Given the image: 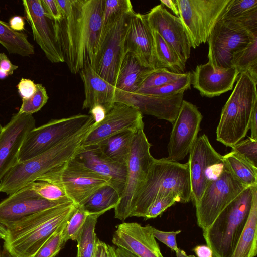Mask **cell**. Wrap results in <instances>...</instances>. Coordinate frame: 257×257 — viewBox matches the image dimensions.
Wrapping results in <instances>:
<instances>
[{
  "mask_svg": "<svg viewBox=\"0 0 257 257\" xmlns=\"http://www.w3.org/2000/svg\"><path fill=\"white\" fill-rule=\"evenodd\" d=\"M105 0H72L68 12L53 21L64 62L73 74L93 64L100 36Z\"/></svg>",
  "mask_w": 257,
  "mask_h": 257,
  "instance_id": "1",
  "label": "cell"
},
{
  "mask_svg": "<svg viewBox=\"0 0 257 257\" xmlns=\"http://www.w3.org/2000/svg\"><path fill=\"white\" fill-rule=\"evenodd\" d=\"M96 125L90 115L87 122L73 135L47 151L18 162L0 181V193L9 195L73 159L83 148L84 139Z\"/></svg>",
  "mask_w": 257,
  "mask_h": 257,
  "instance_id": "2",
  "label": "cell"
},
{
  "mask_svg": "<svg viewBox=\"0 0 257 257\" xmlns=\"http://www.w3.org/2000/svg\"><path fill=\"white\" fill-rule=\"evenodd\" d=\"M170 195L177 197L181 203L191 201L188 162L181 163L167 158H155L145 182L133 199L130 217L144 218L156 199Z\"/></svg>",
  "mask_w": 257,
  "mask_h": 257,
  "instance_id": "3",
  "label": "cell"
},
{
  "mask_svg": "<svg viewBox=\"0 0 257 257\" xmlns=\"http://www.w3.org/2000/svg\"><path fill=\"white\" fill-rule=\"evenodd\" d=\"M72 202L33 214L11 228L4 242V250L10 257H34L58 227L76 208Z\"/></svg>",
  "mask_w": 257,
  "mask_h": 257,
  "instance_id": "4",
  "label": "cell"
},
{
  "mask_svg": "<svg viewBox=\"0 0 257 257\" xmlns=\"http://www.w3.org/2000/svg\"><path fill=\"white\" fill-rule=\"evenodd\" d=\"M257 186H249L203 230V236L212 251V257H232L246 223Z\"/></svg>",
  "mask_w": 257,
  "mask_h": 257,
  "instance_id": "5",
  "label": "cell"
},
{
  "mask_svg": "<svg viewBox=\"0 0 257 257\" xmlns=\"http://www.w3.org/2000/svg\"><path fill=\"white\" fill-rule=\"evenodd\" d=\"M257 81L247 73L239 74L236 84L223 106L216 129V140L232 148L249 130L254 107L257 105Z\"/></svg>",
  "mask_w": 257,
  "mask_h": 257,
  "instance_id": "6",
  "label": "cell"
},
{
  "mask_svg": "<svg viewBox=\"0 0 257 257\" xmlns=\"http://www.w3.org/2000/svg\"><path fill=\"white\" fill-rule=\"evenodd\" d=\"M36 180L48 182L59 187L76 207L82 206L98 189L109 184L107 179L74 158Z\"/></svg>",
  "mask_w": 257,
  "mask_h": 257,
  "instance_id": "7",
  "label": "cell"
},
{
  "mask_svg": "<svg viewBox=\"0 0 257 257\" xmlns=\"http://www.w3.org/2000/svg\"><path fill=\"white\" fill-rule=\"evenodd\" d=\"M134 12L101 28L92 68L99 76L113 86L120 64L127 53L125 37L131 15Z\"/></svg>",
  "mask_w": 257,
  "mask_h": 257,
  "instance_id": "8",
  "label": "cell"
},
{
  "mask_svg": "<svg viewBox=\"0 0 257 257\" xmlns=\"http://www.w3.org/2000/svg\"><path fill=\"white\" fill-rule=\"evenodd\" d=\"M229 1L175 0L191 48L207 41Z\"/></svg>",
  "mask_w": 257,
  "mask_h": 257,
  "instance_id": "9",
  "label": "cell"
},
{
  "mask_svg": "<svg viewBox=\"0 0 257 257\" xmlns=\"http://www.w3.org/2000/svg\"><path fill=\"white\" fill-rule=\"evenodd\" d=\"M151 145L144 128L139 130L134 137L126 164L125 187L120 200L114 208V218L124 221L130 217L133 199L145 182L155 158L150 153Z\"/></svg>",
  "mask_w": 257,
  "mask_h": 257,
  "instance_id": "10",
  "label": "cell"
},
{
  "mask_svg": "<svg viewBox=\"0 0 257 257\" xmlns=\"http://www.w3.org/2000/svg\"><path fill=\"white\" fill-rule=\"evenodd\" d=\"M246 187L235 178L224 163L222 172L209 184L195 206L198 225L202 230L210 226Z\"/></svg>",
  "mask_w": 257,
  "mask_h": 257,
  "instance_id": "11",
  "label": "cell"
},
{
  "mask_svg": "<svg viewBox=\"0 0 257 257\" xmlns=\"http://www.w3.org/2000/svg\"><path fill=\"white\" fill-rule=\"evenodd\" d=\"M189 155L191 201L196 206L209 184L222 172L224 163L223 156L214 149L205 134L197 137Z\"/></svg>",
  "mask_w": 257,
  "mask_h": 257,
  "instance_id": "12",
  "label": "cell"
},
{
  "mask_svg": "<svg viewBox=\"0 0 257 257\" xmlns=\"http://www.w3.org/2000/svg\"><path fill=\"white\" fill-rule=\"evenodd\" d=\"M90 115L79 114L66 118L51 119L35 127L27 136L20 149L19 162L32 158L54 147L78 131Z\"/></svg>",
  "mask_w": 257,
  "mask_h": 257,
  "instance_id": "13",
  "label": "cell"
},
{
  "mask_svg": "<svg viewBox=\"0 0 257 257\" xmlns=\"http://www.w3.org/2000/svg\"><path fill=\"white\" fill-rule=\"evenodd\" d=\"M255 37L257 33L242 28L232 20H218L207 40L208 62L214 70L232 66L233 54Z\"/></svg>",
  "mask_w": 257,
  "mask_h": 257,
  "instance_id": "14",
  "label": "cell"
},
{
  "mask_svg": "<svg viewBox=\"0 0 257 257\" xmlns=\"http://www.w3.org/2000/svg\"><path fill=\"white\" fill-rule=\"evenodd\" d=\"M203 116L197 106L183 100L172 128L168 144L167 159L183 160L189 153L200 129Z\"/></svg>",
  "mask_w": 257,
  "mask_h": 257,
  "instance_id": "15",
  "label": "cell"
},
{
  "mask_svg": "<svg viewBox=\"0 0 257 257\" xmlns=\"http://www.w3.org/2000/svg\"><path fill=\"white\" fill-rule=\"evenodd\" d=\"M70 202L45 199L30 184L0 202V224L7 229L33 214Z\"/></svg>",
  "mask_w": 257,
  "mask_h": 257,
  "instance_id": "16",
  "label": "cell"
},
{
  "mask_svg": "<svg viewBox=\"0 0 257 257\" xmlns=\"http://www.w3.org/2000/svg\"><path fill=\"white\" fill-rule=\"evenodd\" d=\"M143 114L127 104L115 102L104 118L97 123L83 143V147L95 145L116 134L144 128Z\"/></svg>",
  "mask_w": 257,
  "mask_h": 257,
  "instance_id": "17",
  "label": "cell"
},
{
  "mask_svg": "<svg viewBox=\"0 0 257 257\" xmlns=\"http://www.w3.org/2000/svg\"><path fill=\"white\" fill-rule=\"evenodd\" d=\"M36 127L31 114H14L0 133V181L19 162L23 143L29 133Z\"/></svg>",
  "mask_w": 257,
  "mask_h": 257,
  "instance_id": "18",
  "label": "cell"
},
{
  "mask_svg": "<svg viewBox=\"0 0 257 257\" xmlns=\"http://www.w3.org/2000/svg\"><path fill=\"white\" fill-rule=\"evenodd\" d=\"M145 15L151 30L171 45L186 64L190 56L191 46L180 18L170 13L162 4Z\"/></svg>",
  "mask_w": 257,
  "mask_h": 257,
  "instance_id": "19",
  "label": "cell"
},
{
  "mask_svg": "<svg viewBox=\"0 0 257 257\" xmlns=\"http://www.w3.org/2000/svg\"><path fill=\"white\" fill-rule=\"evenodd\" d=\"M184 93L160 97L136 92H126L116 89L114 102L127 104L142 114L155 116L173 123L183 100Z\"/></svg>",
  "mask_w": 257,
  "mask_h": 257,
  "instance_id": "20",
  "label": "cell"
},
{
  "mask_svg": "<svg viewBox=\"0 0 257 257\" xmlns=\"http://www.w3.org/2000/svg\"><path fill=\"white\" fill-rule=\"evenodd\" d=\"M27 21L31 26L34 40L52 63L64 62L57 41L53 21L44 14L40 0L22 1Z\"/></svg>",
  "mask_w": 257,
  "mask_h": 257,
  "instance_id": "21",
  "label": "cell"
},
{
  "mask_svg": "<svg viewBox=\"0 0 257 257\" xmlns=\"http://www.w3.org/2000/svg\"><path fill=\"white\" fill-rule=\"evenodd\" d=\"M152 229L149 225L143 226L136 222H123L117 225L112 242L138 257H164Z\"/></svg>",
  "mask_w": 257,
  "mask_h": 257,
  "instance_id": "22",
  "label": "cell"
},
{
  "mask_svg": "<svg viewBox=\"0 0 257 257\" xmlns=\"http://www.w3.org/2000/svg\"><path fill=\"white\" fill-rule=\"evenodd\" d=\"M125 47L126 52L133 54L143 66L151 69L161 68L155 57L153 32L145 14L135 12L131 14Z\"/></svg>",
  "mask_w": 257,
  "mask_h": 257,
  "instance_id": "23",
  "label": "cell"
},
{
  "mask_svg": "<svg viewBox=\"0 0 257 257\" xmlns=\"http://www.w3.org/2000/svg\"><path fill=\"white\" fill-rule=\"evenodd\" d=\"M89 169L109 181L121 197L125 187L126 166L106 156L97 145L83 147L73 158Z\"/></svg>",
  "mask_w": 257,
  "mask_h": 257,
  "instance_id": "24",
  "label": "cell"
},
{
  "mask_svg": "<svg viewBox=\"0 0 257 257\" xmlns=\"http://www.w3.org/2000/svg\"><path fill=\"white\" fill-rule=\"evenodd\" d=\"M239 74L233 66L214 70L207 62L196 67L192 73L191 84L202 96L212 98L232 90Z\"/></svg>",
  "mask_w": 257,
  "mask_h": 257,
  "instance_id": "25",
  "label": "cell"
},
{
  "mask_svg": "<svg viewBox=\"0 0 257 257\" xmlns=\"http://www.w3.org/2000/svg\"><path fill=\"white\" fill-rule=\"evenodd\" d=\"M79 73L84 87L85 98L82 108L90 109L100 105L107 112L115 103L114 86L99 76L90 65L84 67Z\"/></svg>",
  "mask_w": 257,
  "mask_h": 257,
  "instance_id": "26",
  "label": "cell"
},
{
  "mask_svg": "<svg viewBox=\"0 0 257 257\" xmlns=\"http://www.w3.org/2000/svg\"><path fill=\"white\" fill-rule=\"evenodd\" d=\"M154 70L143 66L133 54L128 52L120 64L114 86L120 91L135 92Z\"/></svg>",
  "mask_w": 257,
  "mask_h": 257,
  "instance_id": "27",
  "label": "cell"
},
{
  "mask_svg": "<svg viewBox=\"0 0 257 257\" xmlns=\"http://www.w3.org/2000/svg\"><path fill=\"white\" fill-rule=\"evenodd\" d=\"M137 132H122L107 138L97 145L110 159L126 166Z\"/></svg>",
  "mask_w": 257,
  "mask_h": 257,
  "instance_id": "28",
  "label": "cell"
},
{
  "mask_svg": "<svg viewBox=\"0 0 257 257\" xmlns=\"http://www.w3.org/2000/svg\"><path fill=\"white\" fill-rule=\"evenodd\" d=\"M257 253V194L232 257H255Z\"/></svg>",
  "mask_w": 257,
  "mask_h": 257,
  "instance_id": "29",
  "label": "cell"
},
{
  "mask_svg": "<svg viewBox=\"0 0 257 257\" xmlns=\"http://www.w3.org/2000/svg\"><path fill=\"white\" fill-rule=\"evenodd\" d=\"M120 199L116 190L107 184L96 190L82 206L89 214L100 216L114 209Z\"/></svg>",
  "mask_w": 257,
  "mask_h": 257,
  "instance_id": "30",
  "label": "cell"
},
{
  "mask_svg": "<svg viewBox=\"0 0 257 257\" xmlns=\"http://www.w3.org/2000/svg\"><path fill=\"white\" fill-rule=\"evenodd\" d=\"M0 44L10 54L28 56L35 52L34 46L28 41L26 34L13 30L7 23L1 20Z\"/></svg>",
  "mask_w": 257,
  "mask_h": 257,
  "instance_id": "31",
  "label": "cell"
},
{
  "mask_svg": "<svg viewBox=\"0 0 257 257\" xmlns=\"http://www.w3.org/2000/svg\"><path fill=\"white\" fill-rule=\"evenodd\" d=\"M152 32L155 57L159 67L165 68L175 73H184L186 64L182 61L174 48L157 32Z\"/></svg>",
  "mask_w": 257,
  "mask_h": 257,
  "instance_id": "32",
  "label": "cell"
},
{
  "mask_svg": "<svg viewBox=\"0 0 257 257\" xmlns=\"http://www.w3.org/2000/svg\"><path fill=\"white\" fill-rule=\"evenodd\" d=\"M223 161L229 171L246 187L257 186V168L231 151L223 156Z\"/></svg>",
  "mask_w": 257,
  "mask_h": 257,
  "instance_id": "33",
  "label": "cell"
},
{
  "mask_svg": "<svg viewBox=\"0 0 257 257\" xmlns=\"http://www.w3.org/2000/svg\"><path fill=\"white\" fill-rule=\"evenodd\" d=\"M231 64L239 74L246 73L257 81V37L233 54Z\"/></svg>",
  "mask_w": 257,
  "mask_h": 257,
  "instance_id": "34",
  "label": "cell"
},
{
  "mask_svg": "<svg viewBox=\"0 0 257 257\" xmlns=\"http://www.w3.org/2000/svg\"><path fill=\"white\" fill-rule=\"evenodd\" d=\"M99 216L89 214L77 237V257H93L95 255L97 237L95 230Z\"/></svg>",
  "mask_w": 257,
  "mask_h": 257,
  "instance_id": "35",
  "label": "cell"
},
{
  "mask_svg": "<svg viewBox=\"0 0 257 257\" xmlns=\"http://www.w3.org/2000/svg\"><path fill=\"white\" fill-rule=\"evenodd\" d=\"M192 73H184L177 80L158 87L139 90L136 93L160 97H169L190 89L192 83Z\"/></svg>",
  "mask_w": 257,
  "mask_h": 257,
  "instance_id": "36",
  "label": "cell"
},
{
  "mask_svg": "<svg viewBox=\"0 0 257 257\" xmlns=\"http://www.w3.org/2000/svg\"><path fill=\"white\" fill-rule=\"evenodd\" d=\"M134 11L132 3L130 0H105L102 27Z\"/></svg>",
  "mask_w": 257,
  "mask_h": 257,
  "instance_id": "37",
  "label": "cell"
},
{
  "mask_svg": "<svg viewBox=\"0 0 257 257\" xmlns=\"http://www.w3.org/2000/svg\"><path fill=\"white\" fill-rule=\"evenodd\" d=\"M69 219L58 227L34 257H55L59 252L66 243L64 238V230Z\"/></svg>",
  "mask_w": 257,
  "mask_h": 257,
  "instance_id": "38",
  "label": "cell"
},
{
  "mask_svg": "<svg viewBox=\"0 0 257 257\" xmlns=\"http://www.w3.org/2000/svg\"><path fill=\"white\" fill-rule=\"evenodd\" d=\"M183 73L173 72L165 68L155 69L145 79L137 91L162 86L177 80Z\"/></svg>",
  "mask_w": 257,
  "mask_h": 257,
  "instance_id": "39",
  "label": "cell"
},
{
  "mask_svg": "<svg viewBox=\"0 0 257 257\" xmlns=\"http://www.w3.org/2000/svg\"><path fill=\"white\" fill-rule=\"evenodd\" d=\"M89 215L82 206L76 207L68 220L64 230L65 242L70 239L76 240Z\"/></svg>",
  "mask_w": 257,
  "mask_h": 257,
  "instance_id": "40",
  "label": "cell"
},
{
  "mask_svg": "<svg viewBox=\"0 0 257 257\" xmlns=\"http://www.w3.org/2000/svg\"><path fill=\"white\" fill-rule=\"evenodd\" d=\"M48 99L45 88L41 84H36L34 94L28 98L22 100L18 112L32 115L39 111L46 104Z\"/></svg>",
  "mask_w": 257,
  "mask_h": 257,
  "instance_id": "41",
  "label": "cell"
},
{
  "mask_svg": "<svg viewBox=\"0 0 257 257\" xmlns=\"http://www.w3.org/2000/svg\"><path fill=\"white\" fill-rule=\"evenodd\" d=\"M30 185L36 193L45 199L53 201H71L60 188L53 184L36 180Z\"/></svg>",
  "mask_w": 257,
  "mask_h": 257,
  "instance_id": "42",
  "label": "cell"
},
{
  "mask_svg": "<svg viewBox=\"0 0 257 257\" xmlns=\"http://www.w3.org/2000/svg\"><path fill=\"white\" fill-rule=\"evenodd\" d=\"M257 9V0H230L219 20L238 18Z\"/></svg>",
  "mask_w": 257,
  "mask_h": 257,
  "instance_id": "43",
  "label": "cell"
},
{
  "mask_svg": "<svg viewBox=\"0 0 257 257\" xmlns=\"http://www.w3.org/2000/svg\"><path fill=\"white\" fill-rule=\"evenodd\" d=\"M231 150L257 168V140L249 137L241 140Z\"/></svg>",
  "mask_w": 257,
  "mask_h": 257,
  "instance_id": "44",
  "label": "cell"
},
{
  "mask_svg": "<svg viewBox=\"0 0 257 257\" xmlns=\"http://www.w3.org/2000/svg\"><path fill=\"white\" fill-rule=\"evenodd\" d=\"M177 202L180 203L179 199L173 195L157 198L149 206L144 218L145 220L155 218Z\"/></svg>",
  "mask_w": 257,
  "mask_h": 257,
  "instance_id": "45",
  "label": "cell"
},
{
  "mask_svg": "<svg viewBox=\"0 0 257 257\" xmlns=\"http://www.w3.org/2000/svg\"><path fill=\"white\" fill-rule=\"evenodd\" d=\"M152 231L155 238L165 244L172 250L175 252L178 249L176 236L181 232V230L175 231H163L153 227Z\"/></svg>",
  "mask_w": 257,
  "mask_h": 257,
  "instance_id": "46",
  "label": "cell"
},
{
  "mask_svg": "<svg viewBox=\"0 0 257 257\" xmlns=\"http://www.w3.org/2000/svg\"><path fill=\"white\" fill-rule=\"evenodd\" d=\"M45 15L49 19L58 21L62 18L56 0H40Z\"/></svg>",
  "mask_w": 257,
  "mask_h": 257,
  "instance_id": "47",
  "label": "cell"
},
{
  "mask_svg": "<svg viewBox=\"0 0 257 257\" xmlns=\"http://www.w3.org/2000/svg\"><path fill=\"white\" fill-rule=\"evenodd\" d=\"M19 94L22 100L31 96L36 89V84L30 79L22 78L17 85Z\"/></svg>",
  "mask_w": 257,
  "mask_h": 257,
  "instance_id": "48",
  "label": "cell"
},
{
  "mask_svg": "<svg viewBox=\"0 0 257 257\" xmlns=\"http://www.w3.org/2000/svg\"><path fill=\"white\" fill-rule=\"evenodd\" d=\"M18 66L13 64L4 53H0V71L6 73L8 76L13 74Z\"/></svg>",
  "mask_w": 257,
  "mask_h": 257,
  "instance_id": "49",
  "label": "cell"
},
{
  "mask_svg": "<svg viewBox=\"0 0 257 257\" xmlns=\"http://www.w3.org/2000/svg\"><path fill=\"white\" fill-rule=\"evenodd\" d=\"M95 257H112L110 245L97 239Z\"/></svg>",
  "mask_w": 257,
  "mask_h": 257,
  "instance_id": "50",
  "label": "cell"
},
{
  "mask_svg": "<svg viewBox=\"0 0 257 257\" xmlns=\"http://www.w3.org/2000/svg\"><path fill=\"white\" fill-rule=\"evenodd\" d=\"M89 113L93 117L95 123H98L104 118L107 111L103 106L98 105L89 109Z\"/></svg>",
  "mask_w": 257,
  "mask_h": 257,
  "instance_id": "51",
  "label": "cell"
},
{
  "mask_svg": "<svg viewBox=\"0 0 257 257\" xmlns=\"http://www.w3.org/2000/svg\"><path fill=\"white\" fill-rule=\"evenodd\" d=\"M9 25L14 31L19 32L25 29V20L20 16H14L9 20Z\"/></svg>",
  "mask_w": 257,
  "mask_h": 257,
  "instance_id": "52",
  "label": "cell"
},
{
  "mask_svg": "<svg viewBox=\"0 0 257 257\" xmlns=\"http://www.w3.org/2000/svg\"><path fill=\"white\" fill-rule=\"evenodd\" d=\"M249 130L251 131L250 138L257 140V105L255 106L250 117Z\"/></svg>",
  "mask_w": 257,
  "mask_h": 257,
  "instance_id": "53",
  "label": "cell"
},
{
  "mask_svg": "<svg viewBox=\"0 0 257 257\" xmlns=\"http://www.w3.org/2000/svg\"><path fill=\"white\" fill-rule=\"evenodd\" d=\"M197 257H212V251L207 245H199L193 248Z\"/></svg>",
  "mask_w": 257,
  "mask_h": 257,
  "instance_id": "54",
  "label": "cell"
},
{
  "mask_svg": "<svg viewBox=\"0 0 257 257\" xmlns=\"http://www.w3.org/2000/svg\"><path fill=\"white\" fill-rule=\"evenodd\" d=\"M160 2L163 6L170 9L176 16L179 17V11L175 0H160Z\"/></svg>",
  "mask_w": 257,
  "mask_h": 257,
  "instance_id": "55",
  "label": "cell"
},
{
  "mask_svg": "<svg viewBox=\"0 0 257 257\" xmlns=\"http://www.w3.org/2000/svg\"><path fill=\"white\" fill-rule=\"evenodd\" d=\"M114 257H138L130 251L121 247L113 248Z\"/></svg>",
  "mask_w": 257,
  "mask_h": 257,
  "instance_id": "56",
  "label": "cell"
},
{
  "mask_svg": "<svg viewBox=\"0 0 257 257\" xmlns=\"http://www.w3.org/2000/svg\"><path fill=\"white\" fill-rule=\"evenodd\" d=\"M175 253L176 257H196L194 255H187L185 251L180 248H178V249L175 251Z\"/></svg>",
  "mask_w": 257,
  "mask_h": 257,
  "instance_id": "57",
  "label": "cell"
},
{
  "mask_svg": "<svg viewBox=\"0 0 257 257\" xmlns=\"http://www.w3.org/2000/svg\"><path fill=\"white\" fill-rule=\"evenodd\" d=\"M7 233V229L0 224V239L4 240Z\"/></svg>",
  "mask_w": 257,
  "mask_h": 257,
  "instance_id": "58",
  "label": "cell"
},
{
  "mask_svg": "<svg viewBox=\"0 0 257 257\" xmlns=\"http://www.w3.org/2000/svg\"><path fill=\"white\" fill-rule=\"evenodd\" d=\"M0 257H10L4 250L3 251L0 247Z\"/></svg>",
  "mask_w": 257,
  "mask_h": 257,
  "instance_id": "59",
  "label": "cell"
},
{
  "mask_svg": "<svg viewBox=\"0 0 257 257\" xmlns=\"http://www.w3.org/2000/svg\"><path fill=\"white\" fill-rule=\"evenodd\" d=\"M3 127L2 126V125L0 123V133H1V132L2 131Z\"/></svg>",
  "mask_w": 257,
  "mask_h": 257,
  "instance_id": "60",
  "label": "cell"
},
{
  "mask_svg": "<svg viewBox=\"0 0 257 257\" xmlns=\"http://www.w3.org/2000/svg\"><path fill=\"white\" fill-rule=\"evenodd\" d=\"M93 257H95V255H94V256H93Z\"/></svg>",
  "mask_w": 257,
  "mask_h": 257,
  "instance_id": "61",
  "label": "cell"
}]
</instances>
